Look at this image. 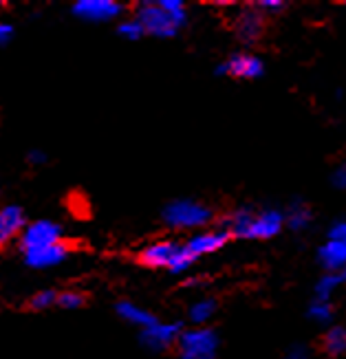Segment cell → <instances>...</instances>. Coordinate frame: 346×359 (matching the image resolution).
Returning <instances> with one entry per match:
<instances>
[{
    "label": "cell",
    "instance_id": "83f0119b",
    "mask_svg": "<svg viewBox=\"0 0 346 359\" xmlns=\"http://www.w3.org/2000/svg\"><path fill=\"white\" fill-rule=\"evenodd\" d=\"M13 34H15V29H13L11 22H3V25H0V42H3V44H9L13 40Z\"/></svg>",
    "mask_w": 346,
    "mask_h": 359
},
{
    "label": "cell",
    "instance_id": "52a82bcc",
    "mask_svg": "<svg viewBox=\"0 0 346 359\" xmlns=\"http://www.w3.org/2000/svg\"><path fill=\"white\" fill-rule=\"evenodd\" d=\"M229 241H232L229 231L218 225V227H214V229H206V231H197V233H192V236L187 238L185 243H181V247H183V252L187 254V258H190L192 262H197V260L203 258V256H210V254L221 252V249H223Z\"/></svg>",
    "mask_w": 346,
    "mask_h": 359
},
{
    "label": "cell",
    "instance_id": "9a60e30c",
    "mask_svg": "<svg viewBox=\"0 0 346 359\" xmlns=\"http://www.w3.org/2000/svg\"><path fill=\"white\" fill-rule=\"evenodd\" d=\"M115 313H117L124 322H128V324L137 326V329H141V331L159 322L154 313H150V311L137 306V304L131 302V300H121V302H117V304H115Z\"/></svg>",
    "mask_w": 346,
    "mask_h": 359
},
{
    "label": "cell",
    "instance_id": "7a4b0ae2",
    "mask_svg": "<svg viewBox=\"0 0 346 359\" xmlns=\"http://www.w3.org/2000/svg\"><path fill=\"white\" fill-rule=\"evenodd\" d=\"M161 218L170 229H181V231L203 229L206 231V227L214 223L216 212L197 198H175L164 208Z\"/></svg>",
    "mask_w": 346,
    "mask_h": 359
},
{
    "label": "cell",
    "instance_id": "4316f807",
    "mask_svg": "<svg viewBox=\"0 0 346 359\" xmlns=\"http://www.w3.org/2000/svg\"><path fill=\"white\" fill-rule=\"evenodd\" d=\"M256 5H258V9H260L265 15L285 11V3H278V0H262V3H256Z\"/></svg>",
    "mask_w": 346,
    "mask_h": 359
},
{
    "label": "cell",
    "instance_id": "5bb4252c",
    "mask_svg": "<svg viewBox=\"0 0 346 359\" xmlns=\"http://www.w3.org/2000/svg\"><path fill=\"white\" fill-rule=\"evenodd\" d=\"M69 256H71V245L67 241H62L58 245L40 249V252L25 254L22 260L29 269H51V267H58V264L65 262Z\"/></svg>",
    "mask_w": 346,
    "mask_h": 359
},
{
    "label": "cell",
    "instance_id": "44dd1931",
    "mask_svg": "<svg viewBox=\"0 0 346 359\" xmlns=\"http://www.w3.org/2000/svg\"><path fill=\"white\" fill-rule=\"evenodd\" d=\"M333 304L331 302H326V300H316L313 298L309 309H307V316L309 320H313L316 324H328L333 320Z\"/></svg>",
    "mask_w": 346,
    "mask_h": 359
},
{
    "label": "cell",
    "instance_id": "3957f363",
    "mask_svg": "<svg viewBox=\"0 0 346 359\" xmlns=\"http://www.w3.org/2000/svg\"><path fill=\"white\" fill-rule=\"evenodd\" d=\"M221 339L218 333L210 326H192L185 329L179 344H177V359H216Z\"/></svg>",
    "mask_w": 346,
    "mask_h": 359
},
{
    "label": "cell",
    "instance_id": "d6986e66",
    "mask_svg": "<svg viewBox=\"0 0 346 359\" xmlns=\"http://www.w3.org/2000/svg\"><path fill=\"white\" fill-rule=\"evenodd\" d=\"M218 311V302L212 298H201L197 300L190 309H187V320L192 322V326H208L212 318Z\"/></svg>",
    "mask_w": 346,
    "mask_h": 359
},
{
    "label": "cell",
    "instance_id": "f1b7e54d",
    "mask_svg": "<svg viewBox=\"0 0 346 359\" xmlns=\"http://www.w3.org/2000/svg\"><path fill=\"white\" fill-rule=\"evenodd\" d=\"M27 159H29V163H44L46 161V154L42 150H29Z\"/></svg>",
    "mask_w": 346,
    "mask_h": 359
},
{
    "label": "cell",
    "instance_id": "8992f818",
    "mask_svg": "<svg viewBox=\"0 0 346 359\" xmlns=\"http://www.w3.org/2000/svg\"><path fill=\"white\" fill-rule=\"evenodd\" d=\"M318 262L324 271L346 269V221H335L326 231V241L318 247Z\"/></svg>",
    "mask_w": 346,
    "mask_h": 359
},
{
    "label": "cell",
    "instance_id": "6da1fadb",
    "mask_svg": "<svg viewBox=\"0 0 346 359\" xmlns=\"http://www.w3.org/2000/svg\"><path fill=\"white\" fill-rule=\"evenodd\" d=\"M285 212L278 208L256 210L251 205L229 212L221 221V227L236 241H272L285 229Z\"/></svg>",
    "mask_w": 346,
    "mask_h": 359
},
{
    "label": "cell",
    "instance_id": "9c48e42d",
    "mask_svg": "<svg viewBox=\"0 0 346 359\" xmlns=\"http://www.w3.org/2000/svg\"><path fill=\"white\" fill-rule=\"evenodd\" d=\"M262 73H265V62L258 55L247 51L234 53L216 67V75L234 77V80H245V82L258 80V77H262Z\"/></svg>",
    "mask_w": 346,
    "mask_h": 359
},
{
    "label": "cell",
    "instance_id": "5b68a950",
    "mask_svg": "<svg viewBox=\"0 0 346 359\" xmlns=\"http://www.w3.org/2000/svg\"><path fill=\"white\" fill-rule=\"evenodd\" d=\"M65 241V231H62V225L55 221H49V218H40V221H31L25 229V233L18 241V249L20 254H34L40 252V249H46L51 245H58Z\"/></svg>",
    "mask_w": 346,
    "mask_h": 359
},
{
    "label": "cell",
    "instance_id": "7c38bea8",
    "mask_svg": "<svg viewBox=\"0 0 346 359\" xmlns=\"http://www.w3.org/2000/svg\"><path fill=\"white\" fill-rule=\"evenodd\" d=\"M181 243L172 238H159L144 245L137 252V262L148 269H170L172 258L177 256Z\"/></svg>",
    "mask_w": 346,
    "mask_h": 359
},
{
    "label": "cell",
    "instance_id": "ba28073f",
    "mask_svg": "<svg viewBox=\"0 0 346 359\" xmlns=\"http://www.w3.org/2000/svg\"><path fill=\"white\" fill-rule=\"evenodd\" d=\"M183 331L185 329L181 322H157L141 331L139 341H141V346L152 353H164L170 348H177Z\"/></svg>",
    "mask_w": 346,
    "mask_h": 359
},
{
    "label": "cell",
    "instance_id": "8fae6325",
    "mask_svg": "<svg viewBox=\"0 0 346 359\" xmlns=\"http://www.w3.org/2000/svg\"><path fill=\"white\" fill-rule=\"evenodd\" d=\"M73 15L84 22H113L121 18L126 7L117 0H80L73 5Z\"/></svg>",
    "mask_w": 346,
    "mask_h": 359
},
{
    "label": "cell",
    "instance_id": "30bf717a",
    "mask_svg": "<svg viewBox=\"0 0 346 359\" xmlns=\"http://www.w3.org/2000/svg\"><path fill=\"white\" fill-rule=\"evenodd\" d=\"M232 27H234L236 38L243 44L251 46L262 38L265 27H267V15L258 9V5H245L236 11Z\"/></svg>",
    "mask_w": 346,
    "mask_h": 359
},
{
    "label": "cell",
    "instance_id": "ac0fdd59",
    "mask_svg": "<svg viewBox=\"0 0 346 359\" xmlns=\"http://www.w3.org/2000/svg\"><path fill=\"white\" fill-rule=\"evenodd\" d=\"M344 285H346V269H342V271H324V276L318 280V285H316V295H313V298L331 302L333 291L344 287Z\"/></svg>",
    "mask_w": 346,
    "mask_h": 359
},
{
    "label": "cell",
    "instance_id": "2e32d148",
    "mask_svg": "<svg viewBox=\"0 0 346 359\" xmlns=\"http://www.w3.org/2000/svg\"><path fill=\"white\" fill-rule=\"evenodd\" d=\"M285 221H287V227L295 233H300L305 229H309V225L313 223V212L311 208L307 205L305 201L295 198L289 203V208L285 212Z\"/></svg>",
    "mask_w": 346,
    "mask_h": 359
},
{
    "label": "cell",
    "instance_id": "277c9868",
    "mask_svg": "<svg viewBox=\"0 0 346 359\" xmlns=\"http://www.w3.org/2000/svg\"><path fill=\"white\" fill-rule=\"evenodd\" d=\"M133 15L144 25L146 36L152 38H175L183 27L175 15L164 9L161 3H141L135 7Z\"/></svg>",
    "mask_w": 346,
    "mask_h": 359
},
{
    "label": "cell",
    "instance_id": "484cf974",
    "mask_svg": "<svg viewBox=\"0 0 346 359\" xmlns=\"http://www.w3.org/2000/svg\"><path fill=\"white\" fill-rule=\"evenodd\" d=\"M280 359H309V348L302 346V344H293L285 351Z\"/></svg>",
    "mask_w": 346,
    "mask_h": 359
},
{
    "label": "cell",
    "instance_id": "603a6c76",
    "mask_svg": "<svg viewBox=\"0 0 346 359\" xmlns=\"http://www.w3.org/2000/svg\"><path fill=\"white\" fill-rule=\"evenodd\" d=\"M86 304V293L77 291V289H65L60 291V298H58V306L60 309H67V311H77Z\"/></svg>",
    "mask_w": 346,
    "mask_h": 359
},
{
    "label": "cell",
    "instance_id": "ffe728a7",
    "mask_svg": "<svg viewBox=\"0 0 346 359\" xmlns=\"http://www.w3.org/2000/svg\"><path fill=\"white\" fill-rule=\"evenodd\" d=\"M58 298H60V293L55 289H40V291H36L27 300V309L34 311V313H40V311H49L51 306H58Z\"/></svg>",
    "mask_w": 346,
    "mask_h": 359
},
{
    "label": "cell",
    "instance_id": "7402d4cb",
    "mask_svg": "<svg viewBox=\"0 0 346 359\" xmlns=\"http://www.w3.org/2000/svg\"><path fill=\"white\" fill-rule=\"evenodd\" d=\"M117 36L124 38V40L135 42V40H141V38L146 36V29H144V25H141L135 18V15H131V18L119 20V25H117Z\"/></svg>",
    "mask_w": 346,
    "mask_h": 359
},
{
    "label": "cell",
    "instance_id": "4fadbf2b",
    "mask_svg": "<svg viewBox=\"0 0 346 359\" xmlns=\"http://www.w3.org/2000/svg\"><path fill=\"white\" fill-rule=\"evenodd\" d=\"M27 225V216L20 205H13V203L5 205L0 210V245L9 247L11 243H18Z\"/></svg>",
    "mask_w": 346,
    "mask_h": 359
},
{
    "label": "cell",
    "instance_id": "d4e9b609",
    "mask_svg": "<svg viewBox=\"0 0 346 359\" xmlns=\"http://www.w3.org/2000/svg\"><path fill=\"white\" fill-rule=\"evenodd\" d=\"M331 185L335 190H346V161L340 163L331 172Z\"/></svg>",
    "mask_w": 346,
    "mask_h": 359
},
{
    "label": "cell",
    "instance_id": "e0dca14e",
    "mask_svg": "<svg viewBox=\"0 0 346 359\" xmlns=\"http://www.w3.org/2000/svg\"><path fill=\"white\" fill-rule=\"evenodd\" d=\"M322 351L328 357H340L346 353V326H328L322 335Z\"/></svg>",
    "mask_w": 346,
    "mask_h": 359
},
{
    "label": "cell",
    "instance_id": "cb8c5ba5",
    "mask_svg": "<svg viewBox=\"0 0 346 359\" xmlns=\"http://www.w3.org/2000/svg\"><path fill=\"white\" fill-rule=\"evenodd\" d=\"M159 3L164 5L166 11H170L172 15H175V18L181 25H185V20H187V9H185V5L181 3V0H159Z\"/></svg>",
    "mask_w": 346,
    "mask_h": 359
}]
</instances>
